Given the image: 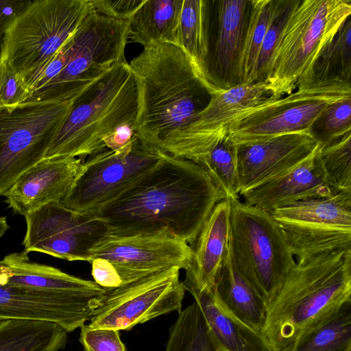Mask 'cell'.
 <instances>
[{
    "mask_svg": "<svg viewBox=\"0 0 351 351\" xmlns=\"http://www.w3.org/2000/svg\"><path fill=\"white\" fill-rule=\"evenodd\" d=\"M91 274L98 285L104 289H113L121 285V281L112 263L104 258L91 261Z\"/></svg>",
    "mask_w": 351,
    "mask_h": 351,
    "instance_id": "obj_39",
    "label": "cell"
},
{
    "mask_svg": "<svg viewBox=\"0 0 351 351\" xmlns=\"http://www.w3.org/2000/svg\"><path fill=\"white\" fill-rule=\"evenodd\" d=\"M27 254L13 252L4 256L0 261V280L38 291L85 297H100L106 291L94 281L32 262Z\"/></svg>",
    "mask_w": 351,
    "mask_h": 351,
    "instance_id": "obj_22",
    "label": "cell"
},
{
    "mask_svg": "<svg viewBox=\"0 0 351 351\" xmlns=\"http://www.w3.org/2000/svg\"><path fill=\"white\" fill-rule=\"evenodd\" d=\"M145 0H90L93 10L106 16L130 21Z\"/></svg>",
    "mask_w": 351,
    "mask_h": 351,
    "instance_id": "obj_38",
    "label": "cell"
},
{
    "mask_svg": "<svg viewBox=\"0 0 351 351\" xmlns=\"http://www.w3.org/2000/svg\"><path fill=\"white\" fill-rule=\"evenodd\" d=\"M183 0H145L129 21L128 39L143 47L176 44Z\"/></svg>",
    "mask_w": 351,
    "mask_h": 351,
    "instance_id": "obj_25",
    "label": "cell"
},
{
    "mask_svg": "<svg viewBox=\"0 0 351 351\" xmlns=\"http://www.w3.org/2000/svg\"><path fill=\"white\" fill-rule=\"evenodd\" d=\"M99 298L38 291L0 280V322L44 321L69 332L90 321Z\"/></svg>",
    "mask_w": 351,
    "mask_h": 351,
    "instance_id": "obj_17",
    "label": "cell"
},
{
    "mask_svg": "<svg viewBox=\"0 0 351 351\" xmlns=\"http://www.w3.org/2000/svg\"><path fill=\"white\" fill-rule=\"evenodd\" d=\"M350 132L351 97L329 105L308 130L320 147L337 141Z\"/></svg>",
    "mask_w": 351,
    "mask_h": 351,
    "instance_id": "obj_34",
    "label": "cell"
},
{
    "mask_svg": "<svg viewBox=\"0 0 351 351\" xmlns=\"http://www.w3.org/2000/svg\"><path fill=\"white\" fill-rule=\"evenodd\" d=\"M208 0H183L176 44L193 60L203 77L208 53Z\"/></svg>",
    "mask_w": 351,
    "mask_h": 351,
    "instance_id": "obj_28",
    "label": "cell"
},
{
    "mask_svg": "<svg viewBox=\"0 0 351 351\" xmlns=\"http://www.w3.org/2000/svg\"><path fill=\"white\" fill-rule=\"evenodd\" d=\"M269 213L296 261L351 250V192L298 201Z\"/></svg>",
    "mask_w": 351,
    "mask_h": 351,
    "instance_id": "obj_12",
    "label": "cell"
},
{
    "mask_svg": "<svg viewBox=\"0 0 351 351\" xmlns=\"http://www.w3.org/2000/svg\"><path fill=\"white\" fill-rule=\"evenodd\" d=\"M318 158L326 181L337 192H351V132L320 147Z\"/></svg>",
    "mask_w": 351,
    "mask_h": 351,
    "instance_id": "obj_33",
    "label": "cell"
},
{
    "mask_svg": "<svg viewBox=\"0 0 351 351\" xmlns=\"http://www.w3.org/2000/svg\"><path fill=\"white\" fill-rule=\"evenodd\" d=\"M138 92L125 59L112 64L73 99L45 158L75 157L84 160L104 149V140L119 126L134 130Z\"/></svg>",
    "mask_w": 351,
    "mask_h": 351,
    "instance_id": "obj_4",
    "label": "cell"
},
{
    "mask_svg": "<svg viewBox=\"0 0 351 351\" xmlns=\"http://www.w3.org/2000/svg\"><path fill=\"white\" fill-rule=\"evenodd\" d=\"M351 97V84L332 81L296 88L280 98H269L234 117L226 138L234 146L263 142L278 136L308 132L331 104Z\"/></svg>",
    "mask_w": 351,
    "mask_h": 351,
    "instance_id": "obj_10",
    "label": "cell"
},
{
    "mask_svg": "<svg viewBox=\"0 0 351 351\" xmlns=\"http://www.w3.org/2000/svg\"><path fill=\"white\" fill-rule=\"evenodd\" d=\"M82 160L44 158L16 179L4 194L12 210L24 217L52 202H60L78 174Z\"/></svg>",
    "mask_w": 351,
    "mask_h": 351,
    "instance_id": "obj_19",
    "label": "cell"
},
{
    "mask_svg": "<svg viewBox=\"0 0 351 351\" xmlns=\"http://www.w3.org/2000/svg\"><path fill=\"white\" fill-rule=\"evenodd\" d=\"M296 2L297 0H285L273 19L258 53L254 83L265 82L273 55Z\"/></svg>",
    "mask_w": 351,
    "mask_h": 351,
    "instance_id": "obj_35",
    "label": "cell"
},
{
    "mask_svg": "<svg viewBox=\"0 0 351 351\" xmlns=\"http://www.w3.org/2000/svg\"><path fill=\"white\" fill-rule=\"evenodd\" d=\"M24 252H37L68 261L90 262V250L108 233L105 222L52 202L25 216Z\"/></svg>",
    "mask_w": 351,
    "mask_h": 351,
    "instance_id": "obj_14",
    "label": "cell"
},
{
    "mask_svg": "<svg viewBox=\"0 0 351 351\" xmlns=\"http://www.w3.org/2000/svg\"><path fill=\"white\" fill-rule=\"evenodd\" d=\"M226 199L203 167L165 154L129 191L90 215L105 222L108 234L167 230L191 245L215 206Z\"/></svg>",
    "mask_w": 351,
    "mask_h": 351,
    "instance_id": "obj_1",
    "label": "cell"
},
{
    "mask_svg": "<svg viewBox=\"0 0 351 351\" xmlns=\"http://www.w3.org/2000/svg\"><path fill=\"white\" fill-rule=\"evenodd\" d=\"M67 332L44 321L9 319L0 322V351H60Z\"/></svg>",
    "mask_w": 351,
    "mask_h": 351,
    "instance_id": "obj_26",
    "label": "cell"
},
{
    "mask_svg": "<svg viewBox=\"0 0 351 351\" xmlns=\"http://www.w3.org/2000/svg\"><path fill=\"white\" fill-rule=\"evenodd\" d=\"M134 135L133 127L124 124L117 128L111 134L104 138L106 148L117 151L125 147Z\"/></svg>",
    "mask_w": 351,
    "mask_h": 351,
    "instance_id": "obj_41",
    "label": "cell"
},
{
    "mask_svg": "<svg viewBox=\"0 0 351 351\" xmlns=\"http://www.w3.org/2000/svg\"><path fill=\"white\" fill-rule=\"evenodd\" d=\"M178 267L113 289H106L88 326L128 330L173 311H182L185 289Z\"/></svg>",
    "mask_w": 351,
    "mask_h": 351,
    "instance_id": "obj_13",
    "label": "cell"
},
{
    "mask_svg": "<svg viewBox=\"0 0 351 351\" xmlns=\"http://www.w3.org/2000/svg\"><path fill=\"white\" fill-rule=\"evenodd\" d=\"M80 329V341L85 351H126L119 330L92 328L87 324Z\"/></svg>",
    "mask_w": 351,
    "mask_h": 351,
    "instance_id": "obj_37",
    "label": "cell"
},
{
    "mask_svg": "<svg viewBox=\"0 0 351 351\" xmlns=\"http://www.w3.org/2000/svg\"><path fill=\"white\" fill-rule=\"evenodd\" d=\"M215 289L224 306L237 318L261 331L267 305L250 282L237 268L229 246L217 276Z\"/></svg>",
    "mask_w": 351,
    "mask_h": 351,
    "instance_id": "obj_24",
    "label": "cell"
},
{
    "mask_svg": "<svg viewBox=\"0 0 351 351\" xmlns=\"http://www.w3.org/2000/svg\"><path fill=\"white\" fill-rule=\"evenodd\" d=\"M138 92L135 135L157 149L192 123L221 90L178 46L158 43L130 62Z\"/></svg>",
    "mask_w": 351,
    "mask_h": 351,
    "instance_id": "obj_2",
    "label": "cell"
},
{
    "mask_svg": "<svg viewBox=\"0 0 351 351\" xmlns=\"http://www.w3.org/2000/svg\"><path fill=\"white\" fill-rule=\"evenodd\" d=\"M32 92L15 72L0 60V109L12 111L32 97Z\"/></svg>",
    "mask_w": 351,
    "mask_h": 351,
    "instance_id": "obj_36",
    "label": "cell"
},
{
    "mask_svg": "<svg viewBox=\"0 0 351 351\" xmlns=\"http://www.w3.org/2000/svg\"><path fill=\"white\" fill-rule=\"evenodd\" d=\"M283 351H351V302Z\"/></svg>",
    "mask_w": 351,
    "mask_h": 351,
    "instance_id": "obj_31",
    "label": "cell"
},
{
    "mask_svg": "<svg viewBox=\"0 0 351 351\" xmlns=\"http://www.w3.org/2000/svg\"><path fill=\"white\" fill-rule=\"evenodd\" d=\"M191 253L189 244L163 230L143 234H108L92 248L90 256V262L96 258L110 261L122 285L170 268L185 269Z\"/></svg>",
    "mask_w": 351,
    "mask_h": 351,
    "instance_id": "obj_15",
    "label": "cell"
},
{
    "mask_svg": "<svg viewBox=\"0 0 351 351\" xmlns=\"http://www.w3.org/2000/svg\"><path fill=\"white\" fill-rule=\"evenodd\" d=\"M10 228L6 217H0V239L5 234Z\"/></svg>",
    "mask_w": 351,
    "mask_h": 351,
    "instance_id": "obj_42",
    "label": "cell"
},
{
    "mask_svg": "<svg viewBox=\"0 0 351 351\" xmlns=\"http://www.w3.org/2000/svg\"><path fill=\"white\" fill-rule=\"evenodd\" d=\"M350 16V0H297L270 63L265 81L270 98L296 89Z\"/></svg>",
    "mask_w": 351,
    "mask_h": 351,
    "instance_id": "obj_6",
    "label": "cell"
},
{
    "mask_svg": "<svg viewBox=\"0 0 351 351\" xmlns=\"http://www.w3.org/2000/svg\"><path fill=\"white\" fill-rule=\"evenodd\" d=\"M92 10L90 0H29L5 31L0 60L32 94L34 83Z\"/></svg>",
    "mask_w": 351,
    "mask_h": 351,
    "instance_id": "obj_5",
    "label": "cell"
},
{
    "mask_svg": "<svg viewBox=\"0 0 351 351\" xmlns=\"http://www.w3.org/2000/svg\"><path fill=\"white\" fill-rule=\"evenodd\" d=\"M182 282L193 297L210 335L226 351H274L261 331L240 320L224 306L215 286L206 287L186 273Z\"/></svg>",
    "mask_w": 351,
    "mask_h": 351,
    "instance_id": "obj_21",
    "label": "cell"
},
{
    "mask_svg": "<svg viewBox=\"0 0 351 351\" xmlns=\"http://www.w3.org/2000/svg\"><path fill=\"white\" fill-rule=\"evenodd\" d=\"M128 34L129 21L93 10L61 47L64 64L60 72L29 101L75 99L112 64L125 58Z\"/></svg>",
    "mask_w": 351,
    "mask_h": 351,
    "instance_id": "obj_8",
    "label": "cell"
},
{
    "mask_svg": "<svg viewBox=\"0 0 351 351\" xmlns=\"http://www.w3.org/2000/svg\"><path fill=\"white\" fill-rule=\"evenodd\" d=\"M230 210L229 199L218 202L190 245L191 258L184 270L208 288L215 286L229 246Z\"/></svg>",
    "mask_w": 351,
    "mask_h": 351,
    "instance_id": "obj_23",
    "label": "cell"
},
{
    "mask_svg": "<svg viewBox=\"0 0 351 351\" xmlns=\"http://www.w3.org/2000/svg\"><path fill=\"white\" fill-rule=\"evenodd\" d=\"M351 75V16L337 33L313 64L302 75L296 88L341 81L350 84Z\"/></svg>",
    "mask_w": 351,
    "mask_h": 351,
    "instance_id": "obj_27",
    "label": "cell"
},
{
    "mask_svg": "<svg viewBox=\"0 0 351 351\" xmlns=\"http://www.w3.org/2000/svg\"><path fill=\"white\" fill-rule=\"evenodd\" d=\"M251 2L208 1V53L203 74L220 90L241 84V62Z\"/></svg>",
    "mask_w": 351,
    "mask_h": 351,
    "instance_id": "obj_16",
    "label": "cell"
},
{
    "mask_svg": "<svg viewBox=\"0 0 351 351\" xmlns=\"http://www.w3.org/2000/svg\"><path fill=\"white\" fill-rule=\"evenodd\" d=\"M73 101H29L12 111L0 109V196L45 158Z\"/></svg>",
    "mask_w": 351,
    "mask_h": 351,
    "instance_id": "obj_11",
    "label": "cell"
},
{
    "mask_svg": "<svg viewBox=\"0 0 351 351\" xmlns=\"http://www.w3.org/2000/svg\"><path fill=\"white\" fill-rule=\"evenodd\" d=\"M29 0H0V56L5 31L16 15Z\"/></svg>",
    "mask_w": 351,
    "mask_h": 351,
    "instance_id": "obj_40",
    "label": "cell"
},
{
    "mask_svg": "<svg viewBox=\"0 0 351 351\" xmlns=\"http://www.w3.org/2000/svg\"><path fill=\"white\" fill-rule=\"evenodd\" d=\"M319 145L308 132H295L236 147L239 195L289 170Z\"/></svg>",
    "mask_w": 351,
    "mask_h": 351,
    "instance_id": "obj_18",
    "label": "cell"
},
{
    "mask_svg": "<svg viewBox=\"0 0 351 351\" xmlns=\"http://www.w3.org/2000/svg\"><path fill=\"white\" fill-rule=\"evenodd\" d=\"M285 0H252L241 62V84L254 83L258 53L267 29Z\"/></svg>",
    "mask_w": 351,
    "mask_h": 351,
    "instance_id": "obj_29",
    "label": "cell"
},
{
    "mask_svg": "<svg viewBox=\"0 0 351 351\" xmlns=\"http://www.w3.org/2000/svg\"><path fill=\"white\" fill-rule=\"evenodd\" d=\"M202 167L227 199L239 198L236 147L226 135L212 149Z\"/></svg>",
    "mask_w": 351,
    "mask_h": 351,
    "instance_id": "obj_32",
    "label": "cell"
},
{
    "mask_svg": "<svg viewBox=\"0 0 351 351\" xmlns=\"http://www.w3.org/2000/svg\"><path fill=\"white\" fill-rule=\"evenodd\" d=\"M165 351H226L213 337L194 302L181 311L169 329Z\"/></svg>",
    "mask_w": 351,
    "mask_h": 351,
    "instance_id": "obj_30",
    "label": "cell"
},
{
    "mask_svg": "<svg viewBox=\"0 0 351 351\" xmlns=\"http://www.w3.org/2000/svg\"><path fill=\"white\" fill-rule=\"evenodd\" d=\"M319 148L318 145L282 174L241 195L243 202L269 212L298 201L337 193L326 181L318 158Z\"/></svg>",
    "mask_w": 351,
    "mask_h": 351,
    "instance_id": "obj_20",
    "label": "cell"
},
{
    "mask_svg": "<svg viewBox=\"0 0 351 351\" xmlns=\"http://www.w3.org/2000/svg\"><path fill=\"white\" fill-rule=\"evenodd\" d=\"M165 155L134 134L121 149L106 148L83 160L60 203L79 213H96L129 191L160 163Z\"/></svg>",
    "mask_w": 351,
    "mask_h": 351,
    "instance_id": "obj_9",
    "label": "cell"
},
{
    "mask_svg": "<svg viewBox=\"0 0 351 351\" xmlns=\"http://www.w3.org/2000/svg\"><path fill=\"white\" fill-rule=\"evenodd\" d=\"M229 201L233 261L267 306L296 262L269 212L239 198Z\"/></svg>",
    "mask_w": 351,
    "mask_h": 351,
    "instance_id": "obj_7",
    "label": "cell"
},
{
    "mask_svg": "<svg viewBox=\"0 0 351 351\" xmlns=\"http://www.w3.org/2000/svg\"><path fill=\"white\" fill-rule=\"evenodd\" d=\"M351 250L296 261L267 305L261 330L274 351H283L351 302Z\"/></svg>",
    "mask_w": 351,
    "mask_h": 351,
    "instance_id": "obj_3",
    "label": "cell"
}]
</instances>
